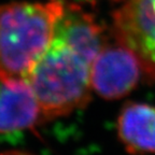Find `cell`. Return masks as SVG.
I'll return each mask as SVG.
<instances>
[{"mask_svg": "<svg viewBox=\"0 0 155 155\" xmlns=\"http://www.w3.org/2000/svg\"><path fill=\"white\" fill-rule=\"evenodd\" d=\"M116 1H119V0H116Z\"/></svg>", "mask_w": 155, "mask_h": 155, "instance_id": "obj_8", "label": "cell"}, {"mask_svg": "<svg viewBox=\"0 0 155 155\" xmlns=\"http://www.w3.org/2000/svg\"><path fill=\"white\" fill-rule=\"evenodd\" d=\"M1 155H29L26 154V153H23V152H19V151H9V152H5Z\"/></svg>", "mask_w": 155, "mask_h": 155, "instance_id": "obj_7", "label": "cell"}, {"mask_svg": "<svg viewBox=\"0 0 155 155\" xmlns=\"http://www.w3.org/2000/svg\"><path fill=\"white\" fill-rule=\"evenodd\" d=\"M66 0L0 5V81L28 82L32 68L53 38Z\"/></svg>", "mask_w": 155, "mask_h": 155, "instance_id": "obj_2", "label": "cell"}, {"mask_svg": "<svg viewBox=\"0 0 155 155\" xmlns=\"http://www.w3.org/2000/svg\"><path fill=\"white\" fill-rule=\"evenodd\" d=\"M42 114L28 82L0 85V133L32 128Z\"/></svg>", "mask_w": 155, "mask_h": 155, "instance_id": "obj_5", "label": "cell"}, {"mask_svg": "<svg viewBox=\"0 0 155 155\" xmlns=\"http://www.w3.org/2000/svg\"><path fill=\"white\" fill-rule=\"evenodd\" d=\"M104 44V28L96 18L65 1L51 43L28 79L42 119L67 115L88 102L93 63Z\"/></svg>", "mask_w": 155, "mask_h": 155, "instance_id": "obj_1", "label": "cell"}, {"mask_svg": "<svg viewBox=\"0 0 155 155\" xmlns=\"http://www.w3.org/2000/svg\"><path fill=\"white\" fill-rule=\"evenodd\" d=\"M115 41L129 48L155 81V0H125L113 14Z\"/></svg>", "mask_w": 155, "mask_h": 155, "instance_id": "obj_3", "label": "cell"}, {"mask_svg": "<svg viewBox=\"0 0 155 155\" xmlns=\"http://www.w3.org/2000/svg\"><path fill=\"white\" fill-rule=\"evenodd\" d=\"M142 72L139 59L133 52L115 41L104 44L92 67V88L107 99H117L130 93Z\"/></svg>", "mask_w": 155, "mask_h": 155, "instance_id": "obj_4", "label": "cell"}, {"mask_svg": "<svg viewBox=\"0 0 155 155\" xmlns=\"http://www.w3.org/2000/svg\"><path fill=\"white\" fill-rule=\"evenodd\" d=\"M121 141L131 154L155 153V107L129 102L123 107L117 122Z\"/></svg>", "mask_w": 155, "mask_h": 155, "instance_id": "obj_6", "label": "cell"}]
</instances>
